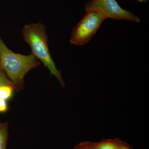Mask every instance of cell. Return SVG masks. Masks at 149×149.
I'll use <instances>...</instances> for the list:
<instances>
[{"label": "cell", "instance_id": "6da1fadb", "mask_svg": "<svg viewBox=\"0 0 149 149\" xmlns=\"http://www.w3.org/2000/svg\"><path fill=\"white\" fill-rule=\"evenodd\" d=\"M40 64V62L32 54L25 55L11 50L0 36V69L5 73L17 91L23 89L24 77L27 72Z\"/></svg>", "mask_w": 149, "mask_h": 149}, {"label": "cell", "instance_id": "7a4b0ae2", "mask_svg": "<svg viewBox=\"0 0 149 149\" xmlns=\"http://www.w3.org/2000/svg\"><path fill=\"white\" fill-rule=\"evenodd\" d=\"M21 34L24 42L31 48L32 54L42 63L61 86H64L61 72L57 68L50 52L45 27L40 22L25 24L22 28Z\"/></svg>", "mask_w": 149, "mask_h": 149}, {"label": "cell", "instance_id": "3957f363", "mask_svg": "<svg viewBox=\"0 0 149 149\" xmlns=\"http://www.w3.org/2000/svg\"><path fill=\"white\" fill-rule=\"evenodd\" d=\"M106 19L97 12H86L83 18L72 29L70 40V43L82 46L88 43Z\"/></svg>", "mask_w": 149, "mask_h": 149}, {"label": "cell", "instance_id": "277c9868", "mask_svg": "<svg viewBox=\"0 0 149 149\" xmlns=\"http://www.w3.org/2000/svg\"><path fill=\"white\" fill-rule=\"evenodd\" d=\"M85 10L97 12L107 18L140 22L138 16L130 11L122 8L116 0H91L86 3Z\"/></svg>", "mask_w": 149, "mask_h": 149}, {"label": "cell", "instance_id": "5b68a950", "mask_svg": "<svg viewBox=\"0 0 149 149\" xmlns=\"http://www.w3.org/2000/svg\"><path fill=\"white\" fill-rule=\"evenodd\" d=\"M120 140L107 139L98 142H88L93 149H116Z\"/></svg>", "mask_w": 149, "mask_h": 149}, {"label": "cell", "instance_id": "8992f818", "mask_svg": "<svg viewBox=\"0 0 149 149\" xmlns=\"http://www.w3.org/2000/svg\"><path fill=\"white\" fill-rule=\"evenodd\" d=\"M15 90L14 86L10 80L0 85V99L6 100L10 98Z\"/></svg>", "mask_w": 149, "mask_h": 149}, {"label": "cell", "instance_id": "52a82bcc", "mask_svg": "<svg viewBox=\"0 0 149 149\" xmlns=\"http://www.w3.org/2000/svg\"><path fill=\"white\" fill-rule=\"evenodd\" d=\"M8 126L7 123L0 122V149L6 146L8 137Z\"/></svg>", "mask_w": 149, "mask_h": 149}, {"label": "cell", "instance_id": "ba28073f", "mask_svg": "<svg viewBox=\"0 0 149 149\" xmlns=\"http://www.w3.org/2000/svg\"><path fill=\"white\" fill-rule=\"evenodd\" d=\"M73 149H93L90 146L88 142L80 143L74 147Z\"/></svg>", "mask_w": 149, "mask_h": 149}, {"label": "cell", "instance_id": "9c48e42d", "mask_svg": "<svg viewBox=\"0 0 149 149\" xmlns=\"http://www.w3.org/2000/svg\"><path fill=\"white\" fill-rule=\"evenodd\" d=\"M8 106L5 100L0 99V112H4L7 110Z\"/></svg>", "mask_w": 149, "mask_h": 149}, {"label": "cell", "instance_id": "30bf717a", "mask_svg": "<svg viewBox=\"0 0 149 149\" xmlns=\"http://www.w3.org/2000/svg\"><path fill=\"white\" fill-rule=\"evenodd\" d=\"M8 80H9V79L7 77L5 73L2 70L0 69V85L5 83Z\"/></svg>", "mask_w": 149, "mask_h": 149}, {"label": "cell", "instance_id": "8fae6325", "mask_svg": "<svg viewBox=\"0 0 149 149\" xmlns=\"http://www.w3.org/2000/svg\"><path fill=\"white\" fill-rule=\"evenodd\" d=\"M116 149H132L131 147L129 146L128 144L124 142L120 141L118 146Z\"/></svg>", "mask_w": 149, "mask_h": 149}, {"label": "cell", "instance_id": "7c38bea8", "mask_svg": "<svg viewBox=\"0 0 149 149\" xmlns=\"http://www.w3.org/2000/svg\"><path fill=\"white\" fill-rule=\"evenodd\" d=\"M140 2H143L146 1L148 0H138Z\"/></svg>", "mask_w": 149, "mask_h": 149}, {"label": "cell", "instance_id": "4fadbf2b", "mask_svg": "<svg viewBox=\"0 0 149 149\" xmlns=\"http://www.w3.org/2000/svg\"><path fill=\"white\" fill-rule=\"evenodd\" d=\"M3 149H6V146L4 147V148Z\"/></svg>", "mask_w": 149, "mask_h": 149}]
</instances>
